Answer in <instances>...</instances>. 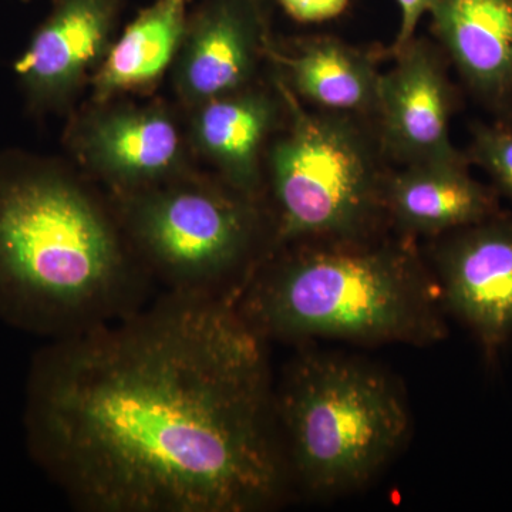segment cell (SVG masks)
Returning <instances> with one entry per match:
<instances>
[{
	"label": "cell",
	"instance_id": "3",
	"mask_svg": "<svg viewBox=\"0 0 512 512\" xmlns=\"http://www.w3.org/2000/svg\"><path fill=\"white\" fill-rule=\"evenodd\" d=\"M235 303L265 340L430 345L447 335L439 285L399 248L269 256L255 266Z\"/></svg>",
	"mask_w": 512,
	"mask_h": 512
},
{
	"label": "cell",
	"instance_id": "5",
	"mask_svg": "<svg viewBox=\"0 0 512 512\" xmlns=\"http://www.w3.org/2000/svg\"><path fill=\"white\" fill-rule=\"evenodd\" d=\"M124 234L167 292L237 299L258 265L254 198L181 174L113 197Z\"/></svg>",
	"mask_w": 512,
	"mask_h": 512
},
{
	"label": "cell",
	"instance_id": "2",
	"mask_svg": "<svg viewBox=\"0 0 512 512\" xmlns=\"http://www.w3.org/2000/svg\"><path fill=\"white\" fill-rule=\"evenodd\" d=\"M151 278L113 205L55 171L0 178V319L60 340L147 305Z\"/></svg>",
	"mask_w": 512,
	"mask_h": 512
},
{
	"label": "cell",
	"instance_id": "15",
	"mask_svg": "<svg viewBox=\"0 0 512 512\" xmlns=\"http://www.w3.org/2000/svg\"><path fill=\"white\" fill-rule=\"evenodd\" d=\"M272 117L271 101L256 93H229L197 106L195 144L232 188L251 198L258 188L259 150Z\"/></svg>",
	"mask_w": 512,
	"mask_h": 512
},
{
	"label": "cell",
	"instance_id": "14",
	"mask_svg": "<svg viewBox=\"0 0 512 512\" xmlns=\"http://www.w3.org/2000/svg\"><path fill=\"white\" fill-rule=\"evenodd\" d=\"M190 0H156L111 43L93 76L97 103L153 87L177 59L187 30Z\"/></svg>",
	"mask_w": 512,
	"mask_h": 512
},
{
	"label": "cell",
	"instance_id": "4",
	"mask_svg": "<svg viewBox=\"0 0 512 512\" xmlns=\"http://www.w3.org/2000/svg\"><path fill=\"white\" fill-rule=\"evenodd\" d=\"M274 414L288 478L316 495L365 485L410 431L409 407L386 373L330 353L289 363L274 389Z\"/></svg>",
	"mask_w": 512,
	"mask_h": 512
},
{
	"label": "cell",
	"instance_id": "8",
	"mask_svg": "<svg viewBox=\"0 0 512 512\" xmlns=\"http://www.w3.org/2000/svg\"><path fill=\"white\" fill-rule=\"evenodd\" d=\"M121 0H52V9L15 63L30 103L62 106L111 46Z\"/></svg>",
	"mask_w": 512,
	"mask_h": 512
},
{
	"label": "cell",
	"instance_id": "20",
	"mask_svg": "<svg viewBox=\"0 0 512 512\" xmlns=\"http://www.w3.org/2000/svg\"><path fill=\"white\" fill-rule=\"evenodd\" d=\"M23 2H32V0H23Z\"/></svg>",
	"mask_w": 512,
	"mask_h": 512
},
{
	"label": "cell",
	"instance_id": "1",
	"mask_svg": "<svg viewBox=\"0 0 512 512\" xmlns=\"http://www.w3.org/2000/svg\"><path fill=\"white\" fill-rule=\"evenodd\" d=\"M266 340L235 299L165 291L33 357L29 453L79 511L259 512L288 473Z\"/></svg>",
	"mask_w": 512,
	"mask_h": 512
},
{
	"label": "cell",
	"instance_id": "17",
	"mask_svg": "<svg viewBox=\"0 0 512 512\" xmlns=\"http://www.w3.org/2000/svg\"><path fill=\"white\" fill-rule=\"evenodd\" d=\"M471 156L512 201V130L478 124L474 127Z\"/></svg>",
	"mask_w": 512,
	"mask_h": 512
},
{
	"label": "cell",
	"instance_id": "9",
	"mask_svg": "<svg viewBox=\"0 0 512 512\" xmlns=\"http://www.w3.org/2000/svg\"><path fill=\"white\" fill-rule=\"evenodd\" d=\"M397 55L377 92L390 146L410 164L463 160L451 144V93L439 59L413 42Z\"/></svg>",
	"mask_w": 512,
	"mask_h": 512
},
{
	"label": "cell",
	"instance_id": "16",
	"mask_svg": "<svg viewBox=\"0 0 512 512\" xmlns=\"http://www.w3.org/2000/svg\"><path fill=\"white\" fill-rule=\"evenodd\" d=\"M306 99L335 111L377 106L380 76L365 55L333 39H318L293 56H279Z\"/></svg>",
	"mask_w": 512,
	"mask_h": 512
},
{
	"label": "cell",
	"instance_id": "7",
	"mask_svg": "<svg viewBox=\"0 0 512 512\" xmlns=\"http://www.w3.org/2000/svg\"><path fill=\"white\" fill-rule=\"evenodd\" d=\"M436 266L443 305L494 357L512 339V221L497 214L456 229Z\"/></svg>",
	"mask_w": 512,
	"mask_h": 512
},
{
	"label": "cell",
	"instance_id": "12",
	"mask_svg": "<svg viewBox=\"0 0 512 512\" xmlns=\"http://www.w3.org/2000/svg\"><path fill=\"white\" fill-rule=\"evenodd\" d=\"M384 200L397 224L416 234L453 232L500 214L497 198L468 174L464 160L410 164Z\"/></svg>",
	"mask_w": 512,
	"mask_h": 512
},
{
	"label": "cell",
	"instance_id": "10",
	"mask_svg": "<svg viewBox=\"0 0 512 512\" xmlns=\"http://www.w3.org/2000/svg\"><path fill=\"white\" fill-rule=\"evenodd\" d=\"M113 197L144 190L181 175L183 137L160 107H127L101 113L87 126L80 146Z\"/></svg>",
	"mask_w": 512,
	"mask_h": 512
},
{
	"label": "cell",
	"instance_id": "19",
	"mask_svg": "<svg viewBox=\"0 0 512 512\" xmlns=\"http://www.w3.org/2000/svg\"><path fill=\"white\" fill-rule=\"evenodd\" d=\"M396 2L399 5L400 13H402V20H400L399 35H397L393 50L400 53L404 47L410 45L421 16L430 12L436 0H396Z\"/></svg>",
	"mask_w": 512,
	"mask_h": 512
},
{
	"label": "cell",
	"instance_id": "13",
	"mask_svg": "<svg viewBox=\"0 0 512 512\" xmlns=\"http://www.w3.org/2000/svg\"><path fill=\"white\" fill-rule=\"evenodd\" d=\"M434 29L464 79L483 99L512 92V0H436Z\"/></svg>",
	"mask_w": 512,
	"mask_h": 512
},
{
	"label": "cell",
	"instance_id": "18",
	"mask_svg": "<svg viewBox=\"0 0 512 512\" xmlns=\"http://www.w3.org/2000/svg\"><path fill=\"white\" fill-rule=\"evenodd\" d=\"M291 18L302 23L325 22L348 8L349 0H279Z\"/></svg>",
	"mask_w": 512,
	"mask_h": 512
},
{
	"label": "cell",
	"instance_id": "11",
	"mask_svg": "<svg viewBox=\"0 0 512 512\" xmlns=\"http://www.w3.org/2000/svg\"><path fill=\"white\" fill-rule=\"evenodd\" d=\"M259 0H204L188 18L175 84L192 106L238 92L254 67Z\"/></svg>",
	"mask_w": 512,
	"mask_h": 512
},
{
	"label": "cell",
	"instance_id": "6",
	"mask_svg": "<svg viewBox=\"0 0 512 512\" xmlns=\"http://www.w3.org/2000/svg\"><path fill=\"white\" fill-rule=\"evenodd\" d=\"M281 92L292 126L271 157L279 241L359 234L384 200L365 143L346 121L306 113Z\"/></svg>",
	"mask_w": 512,
	"mask_h": 512
}]
</instances>
